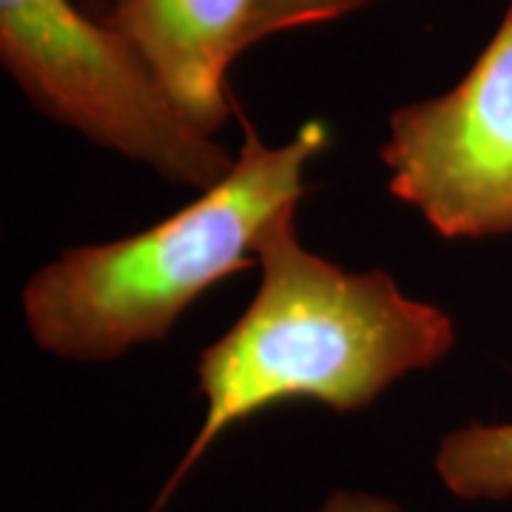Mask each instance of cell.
Here are the masks:
<instances>
[{"label":"cell","mask_w":512,"mask_h":512,"mask_svg":"<svg viewBox=\"0 0 512 512\" xmlns=\"http://www.w3.org/2000/svg\"><path fill=\"white\" fill-rule=\"evenodd\" d=\"M254 254L259 291L234 328L200 353L205 421L163 501L231 424L291 399L336 413L365 410L402 376L441 362L456 342L450 316L404 296L390 274L345 271L302 248L296 205L268 220Z\"/></svg>","instance_id":"6da1fadb"},{"label":"cell","mask_w":512,"mask_h":512,"mask_svg":"<svg viewBox=\"0 0 512 512\" xmlns=\"http://www.w3.org/2000/svg\"><path fill=\"white\" fill-rule=\"evenodd\" d=\"M328 146L308 123L285 146L248 128L234 171L174 217L117 242L69 248L23 288L37 348L72 362H114L163 342L211 285L254 265L256 237L276 211L299 205L305 165Z\"/></svg>","instance_id":"7a4b0ae2"},{"label":"cell","mask_w":512,"mask_h":512,"mask_svg":"<svg viewBox=\"0 0 512 512\" xmlns=\"http://www.w3.org/2000/svg\"><path fill=\"white\" fill-rule=\"evenodd\" d=\"M0 60L43 114L168 183L208 191L237 165L185 117L143 52L72 0H0Z\"/></svg>","instance_id":"3957f363"},{"label":"cell","mask_w":512,"mask_h":512,"mask_svg":"<svg viewBox=\"0 0 512 512\" xmlns=\"http://www.w3.org/2000/svg\"><path fill=\"white\" fill-rule=\"evenodd\" d=\"M382 163L441 237L512 234V0L456 89L393 111Z\"/></svg>","instance_id":"277c9868"},{"label":"cell","mask_w":512,"mask_h":512,"mask_svg":"<svg viewBox=\"0 0 512 512\" xmlns=\"http://www.w3.org/2000/svg\"><path fill=\"white\" fill-rule=\"evenodd\" d=\"M254 0H111V23L143 52L165 92L205 134L228 120L225 74L239 52Z\"/></svg>","instance_id":"5b68a950"},{"label":"cell","mask_w":512,"mask_h":512,"mask_svg":"<svg viewBox=\"0 0 512 512\" xmlns=\"http://www.w3.org/2000/svg\"><path fill=\"white\" fill-rule=\"evenodd\" d=\"M441 484L464 501L512 495V424H467L447 433L436 453Z\"/></svg>","instance_id":"8992f818"},{"label":"cell","mask_w":512,"mask_h":512,"mask_svg":"<svg viewBox=\"0 0 512 512\" xmlns=\"http://www.w3.org/2000/svg\"><path fill=\"white\" fill-rule=\"evenodd\" d=\"M373 0H254L251 15L245 23L242 46H254L265 37L291 32L302 26H316L328 20L350 15Z\"/></svg>","instance_id":"52a82bcc"},{"label":"cell","mask_w":512,"mask_h":512,"mask_svg":"<svg viewBox=\"0 0 512 512\" xmlns=\"http://www.w3.org/2000/svg\"><path fill=\"white\" fill-rule=\"evenodd\" d=\"M319 512H402V507L384 495L362 493V490H336L325 498Z\"/></svg>","instance_id":"ba28073f"},{"label":"cell","mask_w":512,"mask_h":512,"mask_svg":"<svg viewBox=\"0 0 512 512\" xmlns=\"http://www.w3.org/2000/svg\"><path fill=\"white\" fill-rule=\"evenodd\" d=\"M83 3V9L86 12H92V15H100V18H106V12H109L111 3H106V0H80Z\"/></svg>","instance_id":"9c48e42d"}]
</instances>
